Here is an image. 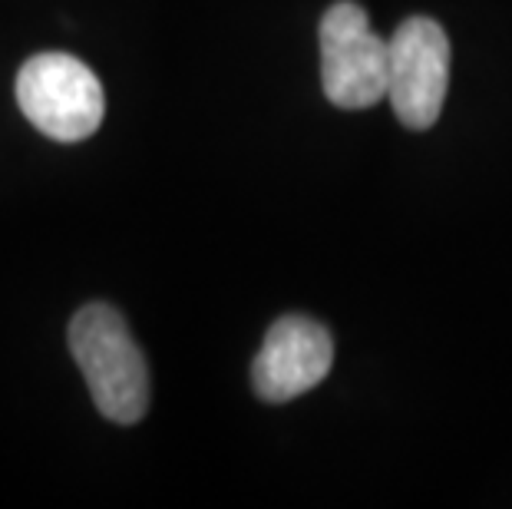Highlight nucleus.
<instances>
[{"instance_id": "1", "label": "nucleus", "mask_w": 512, "mask_h": 509, "mask_svg": "<svg viewBox=\"0 0 512 509\" xmlns=\"http://www.w3.org/2000/svg\"><path fill=\"white\" fill-rule=\"evenodd\" d=\"M70 354L106 420L129 427L146 417L149 367L126 318L113 305L93 301L73 314Z\"/></svg>"}, {"instance_id": "2", "label": "nucleus", "mask_w": 512, "mask_h": 509, "mask_svg": "<svg viewBox=\"0 0 512 509\" xmlns=\"http://www.w3.org/2000/svg\"><path fill=\"white\" fill-rule=\"evenodd\" d=\"M17 106L43 136L83 143L106 116V93L96 73L70 53H37L17 73Z\"/></svg>"}, {"instance_id": "3", "label": "nucleus", "mask_w": 512, "mask_h": 509, "mask_svg": "<svg viewBox=\"0 0 512 509\" xmlns=\"http://www.w3.org/2000/svg\"><path fill=\"white\" fill-rule=\"evenodd\" d=\"M390 40L370 30L367 10L337 0L321 17V86L341 110H367L387 100Z\"/></svg>"}, {"instance_id": "4", "label": "nucleus", "mask_w": 512, "mask_h": 509, "mask_svg": "<svg viewBox=\"0 0 512 509\" xmlns=\"http://www.w3.org/2000/svg\"><path fill=\"white\" fill-rule=\"evenodd\" d=\"M450 90V40L430 17H410L390 37L387 100L407 129H430Z\"/></svg>"}, {"instance_id": "5", "label": "nucleus", "mask_w": 512, "mask_h": 509, "mask_svg": "<svg viewBox=\"0 0 512 509\" xmlns=\"http://www.w3.org/2000/svg\"><path fill=\"white\" fill-rule=\"evenodd\" d=\"M331 364V331L308 314H285L271 324L261 351L255 354V394L268 404H288V400L314 391L331 374Z\"/></svg>"}]
</instances>
